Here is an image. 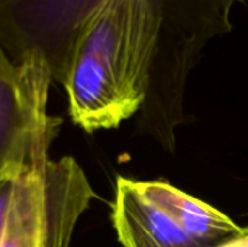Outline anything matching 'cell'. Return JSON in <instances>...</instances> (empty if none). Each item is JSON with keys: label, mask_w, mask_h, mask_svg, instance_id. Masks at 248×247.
<instances>
[{"label": "cell", "mask_w": 248, "mask_h": 247, "mask_svg": "<svg viewBox=\"0 0 248 247\" xmlns=\"http://www.w3.org/2000/svg\"><path fill=\"white\" fill-rule=\"evenodd\" d=\"M19 175L7 173V175L0 176V242H1V236H3V229H4V223H6V215H7V210L10 205L12 194H13L15 183H16V179Z\"/></svg>", "instance_id": "cell-5"}, {"label": "cell", "mask_w": 248, "mask_h": 247, "mask_svg": "<svg viewBox=\"0 0 248 247\" xmlns=\"http://www.w3.org/2000/svg\"><path fill=\"white\" fill-rule=\"evenodd\" d=\"M102 0H0V45L15 61L42 57L64 86L77 33Z\"/></svg>", "instance_id": "cell-4"}, {"label": "cell", "mask_w": 248, "mask_h": 247, "mask_svg": "<svg viewBox=\"0 0 248 247\" xmlns=\"http://www.w3.org/2000/svg\"><path fill=\"white\" fill-rule=\"evenodd\" d=\"M219 247H248V229H246V231L241 236L221 245Z\"/></svg>", "instance_id": "cell-6"}, {"label": "cell", "mask_w": 248, "mask_h": 247, "mask_svg": "<svg viewBox=\"0 0 248 247\" xmlns=\"http://www.w3.org/2000/svg\"><path fill=\"white\" fill-rule=\"evenodd\" d=\"M51 83L41 55L15 63L0 45V176L19 175L48 156L61 124L46 112Z\"/></svg>", "instance_id": "cell-3"}, {"label": "cell", "mask_w": 248, "mask_h": 247, "mask_svg": "<svg viewBox=\"0 0 248 247\" xmlns=\"http://www.w3.org/2000/svg\"><path fill=\"white\" fill-rule=\"evenodd\" d=\"M112 221L124 247H219L246 231L167 182L126 178L116 181Z\"/></svg>", "instance_id": "cell-1"}, {"label": "cell", "mask_w": 248, "mask_h": 247, "mask_svg": "<svg viewBox=\"0 0 248 247\" xmlns=\"http://www.w3.org/2000/svg\"><path fill=\"white\" fill-rule=\"evenodd\" d=\"M94 197L73 157L39 159L16 179L0 247H68Z\"/></svg>", "instance_id": "cell-2"}]
</instances>
